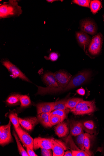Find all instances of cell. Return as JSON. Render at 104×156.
I'll return each instance as SVG.
<instances>
[{"mask_svg": "<svg viewBox=\"0 0 104 156\" xmlns=\"http://www.w3.org/2000/svg\"><path fill=\"white\" fill-rule=\"evenodd\" d=\"M36 106L38 115L40 113L51 112L54 110V102L39 104Z\"/></svg>", "mask_w": 104, "mask_h": 156, "instance_id": "obj_12", "label": "cell"}, {"mask_svg": "<svg viewBox=\"0 0 104 156\" xmlns=\"http://www.w3.org/2000/svg\"><path fill=\"white\" fill-rule=\"evenodd\" d=\"M20 95L16 94L9 97L7 100V102L10 105L17 103L20 101Z\"/></svg>", "mask_w": 104, "mask_h": 156, "instance_id": "obj_28", "label": "cell"}, {"mask_svg": "<svg viewBox=\"0 0 104 156\" xmlns=\"http://www.w3.org/2000/svg\"><path fill=\"white\" fill-rule=\"evenodd\" d=\"M13 135L15 138L19 151L20 154L23 156H29L27 152L22 146L16 134L14 131L13 132Z\"/></svg>", "mask_w": 104, "mask_h": 156, "instance_id": "obj_21", "label": "cell"}, {"mask_svg": "<svg viewBox=\"0 0 104 156\" xmlns=\"http://www.w3.org/2000/svg\"><path fill=\"white\" fill-rule=\"evenodd\" d=\"M82 99L79 98H74L69 99L66 104L67 108L71 109L75 108L80 102L83 101Z\"/></svg>", "mask_w": 104, "mask_h": 156, "instance_id": "obj_19", "label": "cell"}, {"mask_svg": "<svg viewBox=\"0 0 104 156\" xmlns=\"http://www.w3.org/2000/svg\"><path fill=\"white\" fill-rule=\"evenodd\" d=\"M19 119L20 125L24 129L28 131L32 130L39 122L37 118L36 117Z\"/></svg>", "mask_w": 104, "mask_h": 156, "instance_id": "obj_11", "label": "cell"}, {"mask_svg": "<svg viewBox=\"0 0 104 156\" xmlns=\"http://www.w3.org/2000/svg\"><path fill=\"white\" fill-rule=\"evenodd\" d=\"M69 112L68 109L66 110H56L52 111L50 114L60 116L63 121L66 118L67 115Z\"/></svg>", "mask_w": 104, "mask_h": 156, "instance_id": "obj_25", "label": "cell"}, {"mask_svg": "<svg viewBox=\"0 0 104 156\" xmlns=\"http://www.w3.org/2000/svg\"><path fill=\"white\" fill-rule=\"evenodd\" d=\"M10 121L14 128H17L20 125L19 119L16 113H11L9 115Z\"/></svg>", "mask_w": 104, "mask_h": 156, "instance_id": "obj_23", "label": "cell"}, {"mask_svg": "<svg viewBox=\"0 0 104 156\" xmlns=\"http://www.w3.org/2000/svg\"><path fill=\"white\" fill-rule=\"evenodd\" d=\"M49 119L50 122L52 126L63 121L62 118L60 116L51 114L49 116Z\"/></svg>", "mask_w": 104, "mask_h": 156, "instance_id": "obj_24", "label": "cell"}, {"mask_svg": "<svg viewBox=\"0 0 104 156\" xmlns=\"http://www.w3.org/2000/svg\"><path fill=\"white\" fill-rule=\"evenodd\" d=\"M103 40V36L100 33L97 34L93 37L88 49L89 54L92 56H96L100 54Z\"/></svg>", "mask_w": 104, "mask_h": 156, "instance_id": "obj_3", "label": "cell"}, {"mask_svg": "<svg viewBox=\"0 0 104 156\" xmlns=\"http://www.w3.org/2000/svg\"><path fill=\"white\" fill-rule=\"evenodd\" d=\"M51 112L40 113L37 116L38 122L43 126L46 127H51L52 126L51 124L49 117Z\"/></svg>", "mask_w": 104, "mask_h": 156, "instance_id": "obj_16", "label": "cell"}, {"mask_svg": "<svg viewBox=\"0 0 104 156\" xmlns=\"http://www.w3.org/2000/svg\"><path fill=\"white\" fill-rule=\"evenodd\" d=\"M103 18L104 22V15L103 16Z\"/></svg>", "mask_w": 104, "mask_h": 156, "instance_id": "obj_37", "label": "cell"}, {"mask_svg": "<svg viewBox=\"0 0 104 156\" xmlns=\"http://www.w3.org/2000/svg\"><path fill=\"white\" fill-rule=\"evenodd\" d=\"M70 127L71 135L76 136L83 132L82 122L78 121H72L70 122Z\"/></svg>", "mask_w": 104, "mask_h": 156, "instance_id": "obj_14", "label": "cell"}, {"mask_svg": "<svg viewBox=\"0 0 104 156\" xmlns=\"http://www.w3.org/2000/svg\"><path fill=\"white\" fill-rule=\"evenodd\" d=\"M77 92L80 95H84L85 94V91L84 89L81 88L77 90Z\"/></svg>", "mask_w": 104, "mask_h": 156, "instance_id": "obj_34", "label": "cell"}, {"mask_svg": "<svg viewBox=\"0 0 104 156\" xmlns=\"http://www.w3.org/2000/svg\"><path fill=\"white\" fill-rule=\"evenodd\" d=\"M71 152L73 156H90L84 151L80 150H71Z\"/></svg>", "mask_w": 104, "mask_h": 156, "instance_id": "obj_30", "label": "cell"}, {"mask_svg": "<svg viewBox=\"0 0 104 156\" xmlns=\"http://www.w3.org/2000/svg\"><path fill=\"white\" fill-rule=\"evenodd\" d=\"M43 80L48 87H59L55 74L53 73H48L45 74L43 77Z\"/></svg>", "mask_w": 104, "mask_h": 156, "instance_id": "obj_15", "label": "cell"}, {"mask_svg": "<svg viewBox=\"0 0 104 156\" xmlns=\"http://www.w3.org/2000/svg\"><path fill=\"white\" fill-rule=\"evenodd\" d=\"M20 101L22 107L28 106L31 104L30 98L27 95H21L20 97Z\"/></svg>", "mask_w": 104, "mask_h": 156, "instance_id": "obj_27", "label": "cell"}, {"mask_svg": "<svg viewBox=\"0 0 104 156\" xmlns=\"http://www.w3.org/2000/svg\"><path fill=\"white\" fill-rule=\"evenodd\" d=\"M22 7L16 1H9L0 6L1 19L19 16L22 13Z\"/></svg>", "mask_w": 104, "mask_h": 156, "instance_id": "obj_1", "label": "cell"}, {"mask_svg": "<svg viewBox=\"0 0 104 156\" xmlns=\"http://www.w3.org/2000/svg\"><path fill=\"white\" fill-rule=\"evenodd\" d=\"M91 1L89 0H74L72 2L80 6L90 8Z\"/></svg>", "mask_w": 104, "mask_h": 156, "instance_id": "obj_29", "label": "cell"}, {"mask_svg": "<svg viewBox=\"0 0 104 156\" xmlns=\"http://www.w3.org/2000/svg\"><path fill=\"white\" fill-rule=\"evenodd\" d=\"M56 1V0H48L47 1L48 2L52 3L55 1Z\"/></svg>", "mask_w": 104, "mask_h": 156, "instance_id": "obj_36", "label": "cell"}, {"mask_svg": "<svg viewBox=\"0 0 104 156\" xmlns=\"http://www.w3.org/2000/svg\"><path fill=\"white\" fill-rule=\"evenodd\" d=\"M58 58V55L57 53L52 52L50 54L49 57H47L46 59L52 61H55L57 60Z\"/></svg>", "mask_w": 104, "mask_h": 156, "instance_id": "obj_32", "label": "cell"}, {"mask_svg": "<svg viewBox=\"0 0 104 156\" xmlns=\"http://www.w3.org/2000/svg\"><path fill=\"white\" fill-rule=\"evenodd\" d=\"M76 37L80 46L85 52L88 48L91 40V38L87 34L81 31L77 32L76 34Z\"/></svg>", "mask_w": 104, "mask_h": 156, "instance_id": "obj_9", "label": "cell"}, {"mask_svg": "<svg viewBox=\"0 0 104 156\" xmlns=\"http://www.w3.org/2000/svg\"><path fill=\"white\" fill-rule=\"evenodd\" d=\"M14 129L25 147H28L33 149L34 140L30 136L24 131L20 126L17 128H14Z\"/></svg>", "mask_w": 104, "mask_h": 156, "instance_id": "obj_7", "label": "cell"}, {"mask_svg": "<svg viewBox=\"0 0 104 156\" xmlns=\"http://www.w3.org/2000/svg\"><path fill=\"white\" fill-rule=\"evenodd\" d=\"M11 122L10 121L6 125L0 127V144L5 146L13 141L11 132Z\"/></svg>", "mask_w": 104, "mask_h": 156, "instance_id": "obj_5", "label": "cell"}, {"mask_svg": "<svg viewBox=\"0 0 104 156\" xmlns=\"http://www.w3.org/2000/svg\"><path fill=\"white\" fill-rule=\"evenodd\" d=\"M76 142L77 145L81 150L85 151L84 146V133L82 132L81 134L76 136Z\"/></svg>", "mask_w": 104, "mask_h": 156, "instance_id": "obj_22", "label": "cell"}, {"mask_svg": "<svg viewBox=\"0 0 104 156\" xmlns=\"http://www.w3.org/2000/svg\"><path fill=\"white\" fill-rule=\"evenodd\" d=\"M82 123L83 130L87 133L92 134L94 132L95 126L93 121H87Z\"/></svg>", "mask_w": 104, "mask_h": 156, "instance_id": "obj_17", "label": "cell"}, {"mask_svg": "<svg viewBox=\"0 0 104 156\" xmlns=\"http://www.w3.org/2000/svg\"><path fill=\"white\" fill-rule=\"evenodd\" d=\"M55 132L59 137L66 136L69 133V129L67 124L63 122L58 124L55 127Z\"/></svg>", "mask_w": 104, "mask_h": 156, "instance_id": "obj_13", "label": "cell"}, {"mask_svg": "<svg viewBox=\"0 0 104 156\" xmlns=\"http://www.w3.org/2000/svg\"><path fill=\"white\" fill-rule=\"evenodd\" d=\"M80 28L81 31L95 36L97 34L98 27L95 22L90 18H86L80 21Z\"/></svg>", "mask_w": 104, "mask_h": 156, "instance_id": "obj_4", "label": "cell"}, {"mask_svg": "<svg viewBox=\"0 0 104 156\" xmlns=\"http://www.w3.org/2000/svg\"><path fill=\"white\" fill-rule=\"evenodd\" d=\"M67 147L62 141L53 138L52 149L53 156H63Z\"/></svg>", "mask_w": 104, "mask_h": 156, "instance_id": "obj_10", "label": "cell"}, {"mask_svg": "<svg viewBox=\"0 0 104 156\" xmlns=\"http://www.w3.org/2000/svg\"><path fill=\"white\" fill-rule=\"evenodd\" d=\"M2 64L12 74V78H19L25 81L30 82L19 69L9 61H4L2 62Z\"/></svg>", "mask_w": 104, "mask_h": 156, "instance_id": "obj_6", "label": "cell"}, {"mask_svg": "<svg viewBox=\"0 0 104 156\" xmlns=\"http://www.w3.org/2000/svg\"><path fill=\"white\" fill-rule=\"evenodd\" d=\"M41 154L43 156H52V152L51 149L41 148Z\"/></svg>", "mask_w": 104, "mask_h": 156, "instance_id": "obj_31", "label": "cell"}, {"mask_svg": "<svg viewBox=\"0 0 104 156\" xmlns=\"http://www.w3.org/2000/svg\"><path fill=\"white\" fill-rule=\"evenodd\" d=\"M64 156H73L71 152L68 151H66L64 154Z\"/></svg>", "mask_w": 104, "mask_h": 156, "instance_id": "obj_35", "label": "cell"}, {"mask_svg": "<svg viewBox=\"0 0 104 156\" xmlns=\"http://www.w3.org/2000/svg\"><path fill=\"white\" fill-rule=\"evenodd\" d=\"M67 100L65 99L54 102V110H66L68 109L66 106Z\"/></svg>", "mask_w": 104, "mask_h": 156, "instance_id": "obj_26", "label": "cell"}, {"mask_svg": "<svg viewBox=\"0 0 104 156\" xmlns=\"http://www.w3.org/2000/svg\"><path fill=\"white\" fill-rule=\"evenodd\" d=\"M53 138H45L41 137L34 139V149L37 150L39 148L51 149L52 145Z\"/></svg>", "mask_w": 104, "mask_h": 156, "instance_id": "obj_8", "label": "cell"}, {"mask_svg": "<svg viewBox=\"0 0 104 156\" xmlns=\"http://www.w3.org/2000/svg\"><path fill=\"white\" fill-rule=\"evenodd\" d=\"M91 138V135L90 133H84V146L85 151L90 156L91 155V154L90 151Z\"/></svg>", "mask_w": 104, "mask_h": 156, "instance_id": "obj_18", "label": "cell"}, {"mask_svg": "<svg viewBox=\"0 0 104 156\" xmlns=\"http://www.w3.org/2000/svg\"><path fill=\"white\" fill-rule=\"evenodd\" d=\"M27 152L29 156H38V155L35 154L33 150V149L31 148L30 147H27Z\"/></svg>", "mask_w": 104, "mask_h": 156, "instance_id": "obj_33", "label": "cell"}, {"mask_svg": "<svg viewBox=\"0 0 104 156\" xmlns=\"http://www.w3.org/2000/svg\"><path fill=\"white\" fill-rule=\"evenodd\" d=\"M94 101H82L79 102L70 111L75 115H83L90 114L96 110Z\"/></svg>", "mask_w": 104, "mask_h": 156, "instance_id": "obj_2", "label": "cell"}, {"mask_svg": "<svg viewBox=\"0 0 104 156\" xmlns=\"http://www.w3.org/2000/svg\"><path fill=\"white\" fill-rule=\"evenodd\" d=\"M101 1L98 0L91 1L90 4V8L91 11L93 14H96L101 7Z\"/></svg>", "mask_w": 104, "mask_h": 156, "instance_id": "obj_20", "label": "cell"}]
</instances>
